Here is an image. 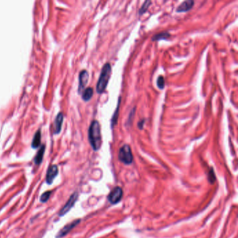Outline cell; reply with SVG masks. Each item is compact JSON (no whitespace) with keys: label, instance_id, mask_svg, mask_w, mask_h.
<instances>
[{"label":"cell","instance_id":"cell-1","mask_svg":"<svg viewBox=\"0 0 238 238\" xmlns=\"http://www.w3.org/2000/svg\"><path fill=\"white\" fill-rule=\"evenodd\" d=\"M88 138L93 150L97 151L100 149L102 144V138L100 124L97 120L92 122L88 130Z\"/></svg>","mask_w":238,"mask_h":238},{"label":"cell","instance_id":"cell-2","mask_svg":"<svg viewBox=\"0 0 238 238\" xmlns=\"http://www.w3.org/2000/svg\"><path fill=\"white\" fill-rule=\"evenodd\" d=\"M112 72V68L110 63H106L102 68L99 78L97 85V92L98 93L101 94L105 91L106 87L109 82V80Z\"/></svg>","mask_w":238,"mask_h":238},{"label":"cell","instance_id":"cell-3","mask_svg":"<svg viewBox=\"0 0 238 238\" xmlns=\"http://www.w3.org/2000/svg\"><path fill=\"white\" fill-rule=\"evenodd\" d=\"M118 158L124 164H131L134 159L131 147L129 145H124L119 150Z\"/></svg>","mask_w":238,"mask_h":238},{"label":"cell","instance_id":"cell-4","mask_svg":"<svg viewBox=\"0 0 238 238\" xmlns=\"http://www.w3.org/2000/svg\"><path fill=\"white\" fill-rule=\"evenodd\" d=\"M123 195V191L121 187H117L114 188L111 191L110 194L108 195V200H109L110 203L112 204H116L119 203L121 200Z\"/></svg>","mask_w":238,"mask_h":238},{"label":"cell","instance_id":"cell-5","mask_svg":"<svg viewBox=\"0 0 238 238\" xmlns=\"http://www.w3.org/2000/svg\"><path fill=\"white\" fill-rule=\"evenodd\" d=\"M77 198H78V193H73L72 196L70 197V198L66 202V203L65 204V205L63 207L62 209L60 210V213H59L60 216H64L65 214H66V213L69 212V210L71 209L72 207L74 205V204H75L76 201L77 200Z\"/></svg>","mask_w":238,"mask_h":238},{"label":"cell","instance_id":"cell-6","mask_svg":"<svg viewBox=\"0 0 238 238\" xmlns=\"http://www.w3.org/2000/svg\"><path fill=\"white\" fill-rule=\"evenodd\" d=\"M89 79V73L86 70H82L79 74V85H78V92L80 93L84 90L85 87L87 84Z\"/></svg>","mask_w":238,"mask_h":238},{"label":"cell","instance_id":"cell-7","mask_svg":"<svg viewBox=\"0 0 238 238\" xmlns=\"http://www.w3.org/2000/svg\"><path fill=\"white\" fill-rule=\"evenodd\" d=\"M58 174V167L56 165H52L49 167L46 175V182L48 184H51L54 179Z\"/></svg>","mask_w":238,"mask_h":238},{"label":"cell","instance_id":"cell-8","mask_svg":"<svg viewBox=\"0 0 238 238\" xmlns=\"http://www.w3.org/2000/svg\"><path fill=\"white\" fill-rule=\"evenodd\" d=\"M79 222H80V220H76V221L71 222V223L69 224L65 225L62 229L59 232V233L57 235V236H56L57 238H60V237H62L64 235H66L68 233H69V231L71 230L73 228L79 223Z\"/></svg>","mask_w":238,"mask_h":238},{"label":"cell","instance_id":"cell-9","mask_svg":"<svg viewBox=\"0 0 238 238\" xmlns=\"http://www.w3.org/2000/svg\"><path fill=\"white\" fill-rule=\"evenodd\" d=\"M64 119V115L61 112L58 113L56 117H55L54 121V133L55 134H58L60 133L61 129V125H62Z\"/></svg>","mask_w":238,"mask_h":238},{"label":"cell","instance_id":"cell-10","mask_svg":"<svg viewBox=\"0 0 238 238\" xmlns=\"http://www.w3.org/2000/svg\"><path fill=\"white\" fill-rule=\"evenodd\" d=\"M193 5H194V2L192 1V0H188V1L183 2L177 8V12H178V13H181V12L188 11L193 8Z\"/></svg>","mask_w":238,"mask_h":238},{"label":"cell","instance_id":"cell-11","mask_svg":"<svg viewBox=\"0 0 238 238\" xmlns=\"http://www.w3.org/2000/svg\"><path fill=\"white\" fill-rule=\"evenodd\" d=\"M41 130L39 129L37 131L35 134L33 138V140L32 143V146L34 148H37L39 147L40 143H41Z\"/></svg>","mask_w":238,"mask_h":238},{"label":"cell","instance_id":"cell-12","mask_svg":"<svg viewBox=\"0 0 238 238\" xmlns=\"http://www.w3.org/2000/svg\"><path fill=\"white\" fill-rule=\"evenodd\" d=\"M44 152H45V145H42L41 147H40V150L38 151V152H37L36 155L35 156L34 162L36 164H39V163H41Z\"/></svg>","mask_w":238,"mask_h":238},{"label":"cell","instance_id":"cell-13","mask_svg":"<svg viewBox=\"0 0 238 238\" xmlns=\"http://www.w3.org/2000/svg\"><path fill=\"white\" fill-rule=\"evenodd\" d=\"M93 93H94L93 89H92V87H87L82 92V99L85 101H88L89 100H90L91 98L92 97V96H93Z\"/></svg>","mask_w":238,"mask_h":238},{"label":"cell","instance_id":"cell-14","mask_svg":"<svg viewBox=\"0 0 238 238\" xmlns=\"http://www.w3.org/2000/svg\"><path fill=\"white\" fill-rule=\"evenodd\" d=\"M171 36V34L168 32H161L159 34H156L154 36H153L152 38H151V40L154 41H159V40H163V39H166L169 38Z\"/></svg>","mask_w":238,"mask_h":238},{"label":"cell","instance_id":"cell-15","mask_svg":"<svg viewBox=\"0 0 238 238\" xmlns=\"http://www.w3.org/2000/svg\"><path fill=\"white\" fill-rule=\"evenodd\" d=\"M120 98H119V101L118 103H117V107L116 108V110L115 111V113L112 117V119H111V127L113 128L114 126L116 125V124L117 122V119H118V115H119V104H120Z\"/></svg>","mask_w":238,"mask_h":238},{"label":"cell","instance_id":"cell-16","mask_svg":"<svg viewBox=\"0 0 238 238\" xmlns=\"http://www.w3.org/2000/svg\"><path fill=\"white\" fill-rule=\"evenodd\" d=\"M151 2L150 1H145L144 2V4H143V6H142L141 8H140V10H139V14L140 15L144 14L145 12L147 11L148 8L150 7V5L151 4Z\"/></svg>","mask_w":238,"mask_h":238},{"label":"cell","instance_id":"cell-17","mask_svg":"<svg viewBox=\"0 0 238 238\" xmlns=\"http://www.w3.org/2000/svg\"><path fill=\"white\" fill-rule=\"evenodd\" d=\"M156 84L160 89H163V88H164L165 80L162 76H160L158 77V78H157V80H156Z\"/></svg>","mask_w":238,"mask_h":238},{"label":"cell","instance_id":"cell-18","mask_svg":"<svg viewBox=\"0 0 238 238\" xmlns=\"http://www.w3.org/2000/svg\"><path fill=\"white\" fill-rule=\"evenodd\" d=\"M50 194H51L50 191H47V192H45L44 193H43L41 196V198H40L41 201L42 203H45L47 201V200L49 199V198H50Z\"/></svg>","mask_w":238,"mask_h":238},{"label":"cell","instance_id":"cell-19","mask_svg":"<svg viewBox=\"0 0 238 238\" xmlns=\"http://www.w3.org/2000/svg\"><path fill=\"white\" fill-rule=\"evenodd\" d=\"M145 119H142L140 120V122H139L138 123V126L139 129H143V126H144V124H145Z\"/></svg>","mask_w":238,"mask_h":238}]
</instances>
